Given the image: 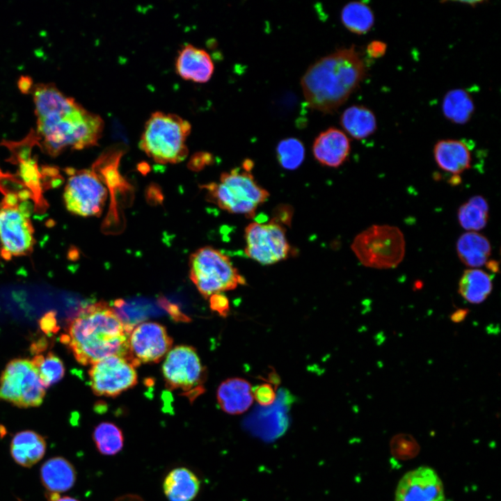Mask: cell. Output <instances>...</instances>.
Listing matches in <instances>:
<instances>
[{"mask_svg": "<svg viewBox=\"0 0 501 501\" xmlns=\"http://www.w3.org/2000/svg\"><path fill=\"white\" fill-rule=\"evenodd\" d=\"M253 398L262 406L271 405L276 398V394L273 386L269 383H262L253 390Z\"/></svg>", "mask_w": 501, "mask_h": 501, "instance_id": "obj_32", "label": "cell"}, {"mask_svg": "<svg viewBox=\"0 0 501 501\" xmlns=\"http://www.w3.org/2000/svg\"><path fill=\"white\" fill-rule=\"evenodd\" d=\"M190 278L205 298L246 284L245 278L221 251L205 246L189 259Z\"/></svg>", "mask_w": 501, "mask_h": 501, "instance_id": "obj_8", "label": "cell"}, {"mask_svg": "<svg viewBox=\"0 0 501 501\" xmlns=\"http://www.w3.org/2000/svg\"><path fill=\"white\" fill-rule=\"evenodd\" d=\"M351 248L363 266L386 269L395 268L401 262L406 242L399 228L372 225L356 236Z\"/></svg>", "mask_w": 501, "mask_h": 501, "instance_id": "obj_7", "label": "cell"}, {"mask_svg": "<svg viewBox=\"0 0 501 501\" xmlns=\"http://www.w3.org/2000/svg\"><path fill=\"white\" fill-rule=\"evenodd\" d=\"M162 374L169 390H203L205 368L196 349L186 345L176 346L166 355Z\"/></svg>", "mask_w": 501, "mask_h": 501, "instance_id": "obj_12", "label": "cell"}, {"mask_svg": "<svg viewBox=\"0 0 501 501\" xmlns=\"http://www.w3.org/2000/svg\"><path fill=\"white\" fill-rule=\"evenodd\" d=\"M31 362L37 370L45 388L61 381L65 374V367L61 358L50 351L46 355H36Z\"/></svg>", "mask_w": 501, "mask_h": 501, "instance_id": "obj_30", "label": "cell"}, {"mask_svg": "<svg viewBox=\"0 0 501 501\" xmlns=\"http://www.w3.org/2000/svg\"><path fill=\"white\" fill-rule=\"evenodd\" d=\"M132 329L112 306L100 301L80 308L61 340L83 365L111 356L129 360L128 339Z\"/></svg>", "mask_w": 501, "mask_h": 501, "instance_id": "obj_2", "label": "cell"}, {"mask_svg": "<svg viewBox=\"0 0 501 501\" xmlns=\"http://www.w3.org/2000/svg\"><path fill=\"white\" fill-rule=\"evenodd\" d=\"M175 69L184 79L205 83L212 76L214 63L207 51L188 44L178 51Z\"/></svg>", "mask_w": 501, "mask_h": 501, "instance_id": "obj_17", "label": "cell"}, {"mask_svg": "<svg viewBox=\"0 0 501 501\" xmlns=\"http://www.w3.org/2000/svg\"><path fill=\"white\" fill-rule=\"evenodd\" d=\"M63 199L68 212L87 217L99 216L107 198V189L93 170L67 168Z\"/></svg>", "mask_w": 501, "mask_h": 501, "instance_id": "obj_10", "label": "cell"}, {"mask_svg": "<svg viewBox=\"0 0 501 501\" xmlns=\"http://www.w3.org/2000/svg\"><path fill=\"white\" fill-rule=\"evenodd\" d=\"M245 241L246 255L263 265L284 260L290 253L285 229L274 220L267 223H249L245 228Z\"/></svg>", "mask_w": 501, "mask_h": 501, "instance_id": "obj_11", "label": "cell"}, {"mask_svg": "<svg viewBox=\"0 0 501 501\" xmlns=\"http://www.w3.org/2000/svg\"><path fill=\"white\" fill-rule=\"evenodd\" d=\"M315 158L321 164L329 167L341 166L350 152V142L341 130L331 127L315 138L312 145Z\"/></svg>", "mask_w": 501, "mask_h": 501, "instance_id": "obj_16", "label": "cell"}, {"mask_svg": "<svg viewBox=\"0 0 501 501\" xmlns=\"http://www.w3.org/2000/svg\"><path fill=\"white\" fill-rule=\"evenodd\" d=\"M46 441L43 436L31 430L17 433L10 443V454L14 461L24 467H31L45 454Z\"/></svg>", "mask_w": 501, "mask_h": 501, "instance_id": "obj_21", "label": "cell"}, {"mask_svg": "<svg viewBox=\"0 0 501 501\" xmlns=\"http://www.w3.org/2000/svg\"><path fill=\"white\" fill-rule=\"evenodd\" d=\"M278 162L285 168L294 170L303 162L305 149L301 141L288 138L279 142L276 148Z\"/></svg>", "mask_w": 501, "mask_h": 501, "instance_id": "obj_31", "label": "cell"}, {"mask_svg": "<svg viewBox=\"0 0 501 501\" xmlns=\"http://www.w3.org/2000/svg\"><path fill=\"white\" fill-rule=\"evenodd\" d=\"M207 198L218 207L232 214L253 218L258 207L265 202L269 192L255 181L250 170L242 166L223 173L217 182L202 186Z\"/></svg>", "mask_w": 501, "mask_h": 501, "instance_id": "obj_5", "label": "cell"}, {"mask_svg": "<svg viewBox=\"0 0 501 501\" xmlns=\"http://www.w3.org/2000/svg\"><path fill=\"white\" fill-rule=\"evenodd\" d=\"M468 312V309H458L451 315V321L454 323H460L466 319Z\"/></svg>", "mask_w": 501, "mask_h": 501, "instance_id": "obj_36", "label": "cell"}, {"mask_svg": "<svg viewBox=\"0 0 501 501\" xmlns=\"http://www.w3.org/2000/svg\"><path fill=\"white\" fill-rule=\"evenodd\" d=\"M26 191L7 192L0 202V255L6 260L31 253L35 244L34 229Z\"/></svg>", "mask_w": 501, "mask_h": 501, "instance_id": "obj_6", "label": "cell"}, {"mask_svg": "<svg viewBox=\"0 0 501 501\" xmlns=\"http://www.w3.org/2000/svg\"><path fill=\"white\" fill-rule=\"evenodd\" d=\"M209 298L211 308L220 315L226 317L230 308L228 299L221 294H214Z\"/></svg>", "mask_w": 501, "mask_h": 501, "instance_id": "obj_33", "label": "cell"}, {"mask_svg": "<svg viewBox=\"0 0 501 501\" xmlns=\"http://www.w3.org/2000/svg\"><path fill=\"white\" fill-rule=\"evenodd\" d=\"M33 96L38 144L48 154L57 156L68 148L81 150L97 143L104 127L101 117L51 84L36 85Z\"/></svg>", "mask_w": 501, "mask_h": 501, "instance_id": "obj_1", "label": "cell"}, {"mask_svg": "<svg viewBox=\"0 0 501 501\" xmlns=\"http://www.w3.org/2000/svg\"><path fill=\"white\" fill-rule=\"evenodd\" d=\"M365 74L364 61L355 47L339 49L314 63L301 79L308 105L331 113L343 104Z\"/></svg>", "mask_w": 501, "mask_h": 501, "instance_id": "obj_3", "label": "cell"}, {"mask_svg": "<svg viewBox=\"0 0 501 501\" xmlns=\"http://www.w3.org/2000/svg\"><path fill=\"white\" fill-rule=\"evenodd\" d=\"M56 501H79L78 500L69 497V496H64L62 498H59Z\"/></svg>", "mask_w": 501, "mask_h": 501, "instance_id": "obj_39", "label": "cell"}, {"mask_svg": "<svg viewBox=\"0 0 501 501\" xmlns=\"http://www.w3.org/2000/svg\"><path fill=\"white\" fill-rule=\"evenodd\" d=\"M76 470L63 457L47 460L40 468V479L49 493H59L70 490L76 481Z\"/></svg>", "mask_w": 501, "mask_h": 501, "instance_id": "obj_20", "label": "cell"}, {"mask_svg": "<svg viewBox=\"0 0 501 501\" xmlns=\"http://www.w3.org/2000/svg\"><path fill=\"white\" fill-rule=\"evenodd\" d=\"M442 109L445 118L452 122L464 124L471 118L475 106L468 92L457 88L446 93L443 98Z\"/></svg>", "mask_w": 501, "mask_h": 501, "instance_id": "obj_26", "label": "cell"}, {"mask_svg": "<svg viewBox=\"0 0 501 501\" xmlns=\"http://www.w3.org/2000/svg\"><path fill=\"white\" fill-rule=\"evenodd\" d=\"M191 129L190 123L177 115L154 112L145 122L140 148L158 163H179L187 157Z\"/></svg>", "mask_w": 501, "mask_h": 501, "instance_id": "obj_4", "label": "cell"}, {"mask_svg": "<svg viewBox=\"0 0 501 501\" xmlns=\"http://www.w3.org/2000/svg\"><path fill=\"white\" fill-rule=\"evenodd\" d=\"M460 225L468 232H476L484 228L488 220V205L482 196L471 197L458 209Z\"/></svg>", "mask_w": 501, "mask_h": 501, "instance_id": "obj_27", "label": "cell"}, {"mask_svg": "<svg viewBox=\"0 0 501 501\" xmlns=\"http://www.w3.org/2000/svg\"><path fill=\"white\" fill-rule=\"evenodd\" d=\"M93 437L97 449L104 455H115L122 449V432L113 423L104 422L99 424L94 429Z\"/></svg>", "mask_w": 501, "mask_h": 501, "instance_id": "obj_29", "label": "cell"}, {"mask_svg": "<svg viewBox=\"0 0 501 501\" xmlns=\"http://www.w3.org/2000/svg\"><path fill=\"white\" fill-rule=\"evenodd\" d=\"M340 123L349 135L358 140L369 136L377 127L374 113L359 105L347 108L341 116Z\"/></svg>", "mask_w": 501, "mask_h": 501, "instance_id": "obj_25", "label": "cell"}, {"mask_svg": "<svg viewBox=\"0 0 501 501\" xmlns=\"http://www.w3.org/2000/svg\"><path fill=\"white\" fill-rule=\"evenodd\" d=\"M18 86L22 93H26L31 89L32 80L29 77H22L18 82Z\"/></svg>", "mask_w": 501, "mask_h": 501, "instance_id": "obj_37", "label": "cell"}, {"mask_svg": "<svg viewBox=\"0 0 501 501\" xmlns=\"http://www.w3.org/2000/svg\"><path fill=\"white\" fill-rule=\"evenodd\" d=\"M163 489L169 501H192L200 490V481L188 468H177L165 477Z\"/></svg>", "mask_w": 501, "mask_h": 501, "instance_id": "obj_22", "label": "cell"}, {"mask_svg": "<svg viewBox=\"0 0 501 501\" xmlns=\"http://www.w3.org/2000/svg\"><path fill=\"white\" fill-rule=\"evenodd\" d=\"M385 50L386 45L381 41H372L367 47V54L374 58L383 56Z\"/></svg>", "mask_w": 501, "mask_h": 501, "instance_id": "obj_35", "label": "cell"}, {"mask_svg": "<svg viewBox=\"0 0 501 501\" xmlns=\"http://www.w3.org/2000/svg\"><path fill=\"white\" fill-rule=\"evenodd\" d=\"M395 501H445L443 482L431 467L414 468L399 479Z\"/></svg>", "mask_w": 501, "mask_h": 501, "instance_id": "obj_15", "label": "cell"}, {"mask_svg": "<svg viewBox=\"0 0 501 501\" xmlns=\"http://www.w3.org/2000/svg\"><path fill=\"white\" fill-rule=\"evenodd\" d=\"M90 388L97 396L116 397L137 383L134 365L124 357L111 356L91 365Z\"/></svg>", "mask_w": 501, "mask_h": 501, "instance_id": "obj_13", "label": "cell"}, {"mask_svg": "<svg viewBox=\"0 0 501 501\" xmlns=\"http://www.w3.org/2000/svg\"><path fill=\"white\" fill-rule=\"evenodd\" d=\"M488 268L493 273L496 272L498 269V266L495 261H491L488 263Z\"/></svg>", "mask_w": 501, "mask_h": 501, "instance_id": "obj_38", "label": "cell"}, {"mask_svg": "<svg viewBox=\"0 0 501 501\" xmlns=\"http://www.w3.org/2000/svg\"><path fill=\"white\" fill-rule=\"evenodd\" d=\"M493 289L492 276L482 269H466L459 283V293L468 302L479 304L485 301Z\"/></svg>", "mask_w": 501, "mask_h": 501, "instance_id": "obj_24", "label": "cell"}, {"mask_svg": "<svg viewBox=\"0 0 501 501\" xmlns=\"http://www.w3.org/2000/svg\"><path fill=\"white\" fill-rule=\"evenodd\" d=\"M434 156L438 167L447 173L458 175L471 167V150L462 140L438 141L434 148Z\"/></svg>", "mask_w": 501, "mask_h": 501, "instance_id": "obj_18", "label": "cell"}, {"mask_svg": "<svg viewBox=\"0 0 501 501\" xmlns=\"http://www.w3.org/2000/svg\"><path fill=\"white\" fill-rule=\"evenodd\" d=\"M45 388L31 360L15 358L6 366L0 376V401L20 408L39 406Z\"/></svg>", "mask_w": 501, "mask_h": 501, "instance_id": "obj_9", "label": "cell"}, {"mask_svg": "<svg viewBox=\"0 0 501 501\" xmlns=\"http://www.w3.org/2000/svg\"><path fill=\"white\" fill-rule=\"evenodd\" d=\"M341 21L351 32L364 34L374 25V16L372 9L361 1H351L344 6L341 12Z\"/></svg>", "mask_w": 501, "mask_h": 501, "instance_id": "obj_28", "label": "cell"}, {"mask_svg": "<svg viewBox=\"0 0 501 501\" xmlns=\"http://www.w3.org/2000/svg\"><path fill=\"white\" fill-rule=\"evenodd\" d=\"M456 253L466 266L479 267L487 262L491 255V246L485 236L477 232H467L458 239Z\"/></svg>", "mask_w": 501, "mask_h": 501, "instance_id": "obj_23", "label": "cell"}, {"mask_svg": "<svg viewBox=\"0 0 501 501\" xmlns=\"http://www.w3.org/2000/svg\"><path fill=\"white\" fill-rule=\"evenodd\" d=\"M216 397L221 408L232 415L246 411L254 400L250 383L241 378L223 381L218 387Z\"/></svg>", "mask_w": 501, "mask_h": 501, "instance_id": "obj_19", "label": "cell"}, {"mask_svg": "<svg viewBox=\"0 0 501 501\" xmlns=\"http://www.w3.org/2000/svg\"><path fill=\"white\" fill-rule=\"evenodd\" d=\"M40 327L45 334L56 333L58 330L57 326L56 313L49 312L46 313L40 320Z\"/></svg>", "mask_w": 501, "mask_h": 501, "instance_id": "obj_34", "label": "cell"}, {"mask_svg": "<svg viewBox=\"0 0 501 501\" xmlns=\"http://www.w3.org/2000/svg\"><path fill=\"white\" fill-rule=\"evenodd\" d=\"M172 344L173 340L163 325L143 322L129 333V361L135 367L142 363H157L168 353Z\"/></svg>", "mask_w": 501, "mask_h": 501, "instance_id": "obj_14", "label": "cell"}]
</instances>
